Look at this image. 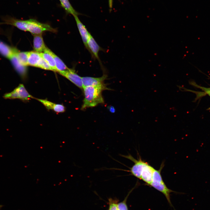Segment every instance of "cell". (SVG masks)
Wrapping results in <instances>:
<instances>
[{"mask_svg":"<svg viewBox=\"0 0 210 210\" xmlns=\"http://www.w3.org/2000/svg\"><path fill=\"white\" fill-rule=\"evenodd\" d=\"M84 98L82 110L87 108L95 106L100 104H103L104 101L102 95V91L109 90L106 85L101 86H87L83 87Z\"/></svg>","mask_w":210,"mask_h":210,"instance_id":"cell-1","label":"cell"},{"mask_svg":"<svg viewBox=\"0 0 210 210\" xmlns=\"http://www.w3.org/2000/svg\"><path fill=\"white\" fill-rule=\"evenodd\" d=\"M163 166L162 165L158 170L155 169L153 175L152 181L150 185L163 194L169 203L172 205L170 194L173 191L167 187L162 180L161 172Z\"/></svg>","mask_w":210,"mask_h":210,"instance_id":"cell-2","label":"cell"},{"mask_svg":"<svg viewBox=\"0 0 210 210\" xmlns=\"http://www.w3.org/2000/svg\"><path fill=\"white\" fill-rule=\"evenodd\" d=\"M27 31L34 35L41 34L43 32L48 31L56 32L55 29L47 24L41 23L36 20L30 19L27 20Z\"/></svg>","mask_w":210,"mask_h":210,"instance_id":"cell-3","label":"cell"},{"mask_svg":"<svg viewBox=\"0 0 210 210\" xmlns=\"http://www.w3.org/2000/svg\"><path fill=\"white\" fill-rule=\"evenodd\" d=\"M3 97L5 99H18L26 101L33 97L26 89L23 84H20L12 91L4 94Z\"/></svg>","mask_w":210,"mask_h":210,"instance_id":"cell-4","label":"cell"},{"mask_svg":"<svg viewBox=\"0 0 210 210\" xmlns=\"http://www.w3.org/2000/svg\"><path fill=\"white\" fill-rule=\"evenodd\" d=\"M120 155L122 157L131 160L134 162V164L131 168H129L130 170H125L120 169H117L130 172L131 175L141 179L142 170L144 165L146 162L142 161L140 158L139 160L135 159L130 154H129L127 155Z\"/></svg>","mask_w":210,"mask_h":210,"instance_id":"cell-5","label":"cell"},{"mask_svg":"<svg viewBox=\"0 0 210 210\" xmlns=\"http://www.w3.org/2000/svg\"><path fill=\"white\" fill-rule=\"evenodd\" d=\"M58 72L79 88L83 89L82 77L79 76L74 70L69 69L68 70L60 71Z\"/></svg>","mask_w":210,"mask_h":210,"instance_id":"cell-6","label":"cell"},{"mask_svg":"<svg viewBox=\"0 0 210 210\" xmlns=\"http://www.w3.org/2000/svg\"><path fill=\"white\" fill-rule=\"evenodd\" d=\"M88 50L91 54L92 57L94 59L97 60L102 64L99 56L100 51L103 50L97 43L94 38L91 34L87 42Z\"/></svg>","mask_w":210,"mask_h":210,"instance_id":"cell-7","label":"cell"},{"mask_svg":"<svg viewBox=\"0 0 210 210\" xmlns=\"http://www.w3.org/2000/svg\"><path fill=\"white\" fill-rule=\"evenodd\" d=\"M17 50L16 49H15L13 54L9 59L15 70L21 78L24 80L27 77V69L26 66L22 65L18 60L16 56V52Z\"/></svg>","mask_w":210,"mask_h":210,"instance_id":"cell-8","label":"cell"},{"mask_svg":"<svg viewBox=\"0 0 210 210\" xmlns=\"http://www.w3.org/2000/svg\"><path fill=\"white\" fill-rule=\"evenodd\" d=\"M107 77V74H104L101 77L95 78L86 76L82 77L83 87L87 86H101L106 85L104 83Z\"/></svg>","mask_w":210,"mask_h":210,"instance_id":"cell-9","label":"cell"},{"mask_svg":"<svg viewBox=\"0 0 210 210\" xmlns=\"http://www.w3.org/2000/svg\"><path fill=\"white\" fill-rule=\"evenodd\" d=\"M3 22L1 24L11 25L19 29L24 31H27V20H22L10 16H6L3 18Z\"/></svg>","mask_w":210,"mask_h":210,"instance_id":"cell-10","label":"cell"},{"mask_svg":"<svg viewBox=\"0 0 210 210\" xmlns=\"http://www.w3.org/2000/svg\"><path fill=\"white\" fill-rule=\"evenodd\" d=\"M84 45L88 50L87 42L90 34L88 32L85 26L82 23L78 17L74 16Z\"/></svg>","mask_w":210,"mask_h":210,"instance_id":"cell-11","label":"cell"},{"mask_svg":"<svg viewBox=\"0 0 210 210\" xmlns=\"http://www.w3.org/2000/svg\"><path fill=\"white\" fill-rule=\"evenodd\" d=\"M154 170L152 167L146 162L142 170L141 179L148 184L150 185L152 181L153 175Z\"/></svg>","mask_w":210,"mask_h":210,"instance_id":"cell-12","label":"cell"},{"mask_svg":"<svg viewBox=\"0 0 210 210\" xmlns=\"http://www.w3.org/2000/svg\"><path fill=\"white\" fill-rule=\"evenodd\" d=\"M36 99L48 110H52L58 113L64 112L65 111V107L62 104H55L45 99Z\"/></svg>","mask_w":210,"mask_h":210,"instance_id":"cell-13","label":"cell"},{"mask_svg":"<svg viewBox=\"0 0 210 210\" xmlns=\"http://www.w3.org/2000/svg\"><path fill=\"white\" fill-rule=\"evenodd\" d=\"M33 47L35 51L40 53L43 52L46 47L41 34L34 35L33 39Z\"/></svg>","mask_w":210,"mask_h":210,"instance_id":"cell-14","label":"cell"},{"mask_svg":"<svg viewBox=\"0 0 210 210\" xmlns=\"http://www.w3.org/2000/svg\"><path fill=\"white\" fill-rule=\"evenodd\" d=\"M43 52L48 53L52 56L55 63L57 72L69 69L62 60L49 48L46 47Z\"/></svg>","mask_w":210,"mask_h":210,"instance_id":"cell-15","label":"cell"},{"mask_svg":"<svg viewBox=\"0 0 210 210\" xmlns=\"http://www.w3.org/2000/svg\"><path fill=\"white\" fill-rule=\"evenodd\" d=\"M15 49L0 41V54L5 57L9 59L13 54Z\"/></svg>","mask_w":210,"mask_h":210,"instance_id":"cell-16","label":"cell"},{"mask_svg":"<svg viewBox=\"0 0 210 210\" xmlns=\"http://www.w3.org/2000/svg\"><path fill=\"white\" fill-rule=\"evenodd\" d=\"M41 58L40 53L35 51L29 52L28 65L36 67Z\"/></svg>","mask_w":210,"mask_h":210,"instance_id":"cell-17","label":"cell"},{"mask_svg":"<svg viewBox=\"0 0 210 210\" xmlns=\"http://www.w3.org/2000/svg\"><path fill=\"white\" fill-rule=\"evenodd\" d=\"M40 54L41 57L47 62L53 71L57 72L55 63L52 56L50 54L46 52H40Z\"/></svg>","mask_w":210,"mask_h":210,"instance_id":"cell-18","label":"cell"},{"mask_svg":"<svg viewBox=\"0 0 210 210\" xmlns=\"http://www.w3.org/2000/svg\"><path fill=\"white\" fill-rule=\"evenodd\" d=\"M59 0L61 6L67 13L73 15V16L79 14L72 6L69 0Z\"/></svg>","mask_w":210,"mask_h":210,"instance_id":"cell-19","label":"cell"},{"mask_svg":"<svg viewBox=\"0 0 210 210\" xmlns=\"http://www.w3.org/2000/svg\"><path fill=\"white\" fill-rule=\"evenodd\" d=\"M29 52H20L18 50L16 56L20 63L23 66H26L28 65Z\"/></svg>","mask_w":210,"mask_h":210,"instance_id":"cell-20","label":"cell"},{"mask_svg":"<svg viewBox=\"0 0 210 210\" xmlns=\"http://www.w3.org/2000/svg\"><path fill=\"white\" fill-rule=\"evenodd\" d=\"M36 67L48 70H53L47 62L41 57Z\"/></svg>","mask_w":210,"mask_h":210,"instance_id":"cell-21","label":"cell"},{"mask_svg":"<svg viewBox=\"0 0 210 210\" xmlns=\"http://www.w3.org/2000/svg\"><path fill=\"white\" fill-rule=\"evenodd\" d=\"M190 83L192 85L200 88L202 90L204 91L205 94H208L210 97V88H206L199 86L193 82H191Z\"/></svg>","mask_w":210,"mask_h":210,"instance_id":"cell-22","label":"cell"},{"mask_svg":"<svg viewBox=\"0 0 210 210\" xmlns=\"http://www.w3.org/2000/svg\"><path fill=\"white\" fill-rule=\"evenodd\" d=\"M117 208L118 210H128L126 204V199L117 204Z\"/></svg>","mask_w":210,"mask_h":210,"instance_id":"cell-23","label":"cell"},{"mask_svg":"<svg viewBox=\"0 0 210 210\" xmlns=\"http://www.w3.org/2000/svg\"><path fill=\"white\" fill-rule=\"evenodd\" d=\"M108 210H118L117 204L114 201L112 200H109V206Z\"/></svg>","mask_w":210,"mask_h":210,"instance_id":"cell-24","label":"cell"},{"mask_svg":"<svg viewBox=\"0 0 210 210\" xmlns=\"http://www.w3.org/2000/svg\"><path fill=\"white\" fill-rule=\"evenodd\" d=\"M108 109L110 111L111 113H113L115 112V110L114 108L112 106H110L108 107Z\"/></svg>","mask_w":210,"mask_h":210,"instance_id":"cell-25","label":"cell"},{"mask_svg":"<svg viewBox=\"0 0 210 210\" xmlns=\"http://www.w3.org/2000/svg\"><path fill=\"white\" fill-rule=\"evenodd\" d=\"M113 0H109L108 3L109 7L110 8H111L112 7Z\"/></svg>","mask_w":210,"mask_h":210,"instance_id":"cell-26","label":"cell"},{"mask_svg":"<svg viewBox=\"0 0 210 210\" xmlns=\"http://www.w3.org/2000/svg\"><path fill=\"white\" fill-rule=\"evenodd\" d=\"M2 205H0V209L2 207Z\"/></svg>","mask_w":210,"mask_h":210,"instance_id":"cell-27","label":"cell"},{"mask_svg":"<svg viewBox=\"0 0 210 210\" xmlns=\"http://www.w3.org/2000/svg\"><path fill=\"white\" fill-rule=\"evenodd\" d=\"M209 77L210 78V77Z\"/></svg>","mask_w":210,"mask_h":210,"instance_id":"cell-28","label":"cell"}]
</instances>
